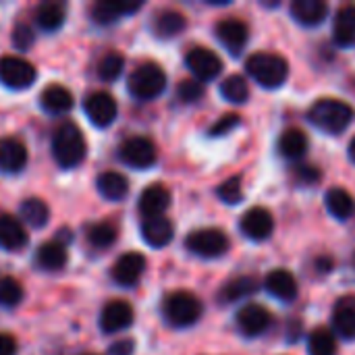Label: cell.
<instances>
[{"label": "cell", "instance_id": "6da1fadb", "mask_svg": "<svg viewBox=\"0 0 355 355\" xmlns=\"http://www.w3.org/2000/svg\"><path fill=\"white\" fill-rule=\"evenodd\" d=\"M87 141L75 123H62L52 135V156L62 168H75L85 160Z\"/></svg>", "mask_w": 355, "mask_h": 355}, {"label": "cell", "instance_id": "7a4b0ae2", "mask_svg": "<svg viewBox=\"0 0 355 355\" xmlns=\"http://www.w3.org/2000/svg\"><path fill=\"white\" fill-rule=\"evenodd\" d=\"M308 119L312 121V125H316L318 129L335 135L345 131L355 119V110L343 100L337 98H320L310 106Z\"/></svg>", "mask_w": 355, "mask_h": 355}, {"label": "cell", "instance_id": "3957f363", "mask_svg": "<svg viewBox=\"0 0 355 355\" xmlns=\"http://www.w3.org/2000/svg\"><path fill=\"white\" fill-rule=\"evenodd\" d=\"M248 73L266 89L281 87L289 77V62L275 52H256L245 62Z\"/></svg>", "mask_w": 355, "mask_h": 355}, {"label": "cell", "instance_id": "277c9868", "mask_svg": "<svg viewBox=\"0 0 355 355\" xmlns=\"http://www.w3.org/2000/svg\"><path fill=\"white\" fill-rule=\"evenodd\" d=\"M202 312H204L202 302L189 291L168 293L162 302V314H164L166 322L177 329H187V327L196 324L200 320Z\"/></svg>", "mask_w": 355, "mask_h": 355}, {"label": "cell", "instance_id": "5b68a950", "mask_svg": "<svg viewBox=\"0 0 355 355\" xmlns=\"http://www.w3.org/2000/svg\"><path fill=\"white\" fill-rule=\"evenodd\" d=\"M127 87H129V94L137 100H144V102L154 100L166 87V73L156 62H144L129 75Z\"/></svg>", "mask_w": 355, "mask_h": 355}, {"label": "cell", "instance_id": "8992f818", "mask_svg": "<svg viewBox=\"0 0 355 355\" xmlns=\"http://www.w3.org/2000/svg\"><path fill=\"white\" fill-rule=\"evenodd\" d=\"M229 237L220 229H198L185 239V248L200 258H220L229 252Z\"/></svg>", "mask_w": 355, "mask_h": 355}, {"label": "cell", "instance_id": "52a82bcc", "mask_svg": "<svg viewBox=\"0 0 355 355\" xmlns=\"http://www.w3.org/2000/svg\"><path fill=\"white\" fill-rule=\"evenodd\" d=\"M119 156L131 168H150L158 160L154 141L148 137H141V135L125 139L119 148Z\"/></svg>", "mask_w": 355, "mask_h": 355}, {"label": "cell", "instance_id": "ba28073f", "mask_svg": "<svg viewBox=\"0 0 355 355\" xmlns=\"http://www.w3.org/2000/svg\"><path fill=\"white\" fill-rule=\"evenodd\" d=\"M37 77V71L31 62L19 56H2L0 58V83L10 89H25Z\"/></svg>", "mask_w": 355, "mask_h": 355}, {"label": "cell", "instance_id": "9c48e42d", "mask_svg": "<svg viewBox=\"0 0 355 355\" xmlns=\"http://www.w3.org/2000/svg\"><path fill=\"white\" fill-rule=\"evenodd\" d=\"M185 62H187L189 71L196 75L198 81H212L223 71L220 56L216 52H212L208 48H200V46L189 50V54L185 56Z\"/></svg>", "mask_w": 355, "mask_h": 355}, {"label": "cell", "instance_id": "30bf717a", "mask_svg": "<svg viewBox=\"0 0 355 355\" xmlns=\"http://www.w3.org/2000/svg\"><path fill=\"white\" fill-rule=\"evenodd\" d=\"M216 37L233 56H239L243 52L245 44H248L250 29H248V25L241 19L227 17V19L216 23Z\"/></svg>", "mask_w": 355, "mask_h": 355}, {"label": "cell", "instance_id": "8fae6325", "mask_svg": "<svg viewBox=\"0 0 355 355\" xmlns=\"http://www.w3.org/2000/svg\"><path fill=\"white\" fill-rule=\"evenodd\" d=\"M239 229H241V233H243L248 239H252V241H264V239H268V237L272 235V231H275V218H272V214H270L266 208L256 206V208H250V210L241 216Z\"/></svg>", "mask_w": 355, "mask_h": 355}, {"label": "cell", "instance_id": "7c38bea8", "mask_svg": "<svg viewBox=\"0 0 355 355\" xmlns=\"http://www.w3.org/2000/svg\"><path fill=\"white\" fill-rule=\"evenodd\" d=\"M83 108H85V114L89 116V121L96 127L112 125L114 119H116V112H119L116 100L108 92H94V94H89L85 104H83Z\"/></svg>", "mask_w": 355, "mask_h": 355}, {"label": "cell", "instance_id": "4fadbf2b", "mask_svg": "<svg viewBox=\"0 0 355 355\" xmlns=\"http://www.w3.org/2000/svg\"><path fill=\"white\" fill-rule=\"evenodd\" d=\"M133 324V308L123 302V300H112L102 308L100 314V329L106 335L112 333H121L125 329H129Z\"/></svg>", "mask_w": 355, "mask_h": 355}, {"label": "cell", "instance_id": "5bb4252c", "mask_svg": "<svg viewBox=\"0 0 355 355\" xmlns=\"http://www.w3.org/2000/svg\"><path fill=\"white\" fill-rule=\"evenodd\" d=\"M146 272V258L139 252L123 254L112 266V279L121 287H133Z\"/></svg>", "mask_w": 355, "mask_h": 355}, {"label": "cell", "instance_id": "9a60e30c", "mask_svg": "<svg viewBox=\"0 0 355 355\" xmlns=\"http://www.w3.org/2000/svg\"><path fill=\"white\" fill-rule=\"evenodd\" d=\"M270 312L260 304H248L237 312V327L245 337H258L270 327Z\"/></svg>", "mask_w": 355, "mask_h": 355}, {"label": "cell", "instance_id": "2e32d148", "mask_svg": "<svg viewBox=\"0 0 355 355\" xmlns=\"http://www.w3.org/2000/svg\"><path fill=\"white\" fill-rule=\"evenodd\" d=\"M171 206V191L160 185V183H154L150 187H146L139 196V212L144 218H152V216H162L164 210Z\"/></svg>", "mask_w": 355, "mask_h": 355}, {"label": "cell", "instance_id": "e0dca14e", "mask_svg": "<svg viewBox=\"0 0 355 355\" xmlns=\"http://www.w3.org/2000/svg\"><path fill=\"white\" fill-rule=\"evenodd\" d=\"M141 237L152 248H164V245H168L173 241L175 227H173V223L164 214L162 216L144 218V223H141Z\"/></svg>", "mask_w": 355, "mask_h": 355}, {"label": "cell", "instance_id": "ac0fdd59", "mask_svg": "<svg viewBox=\"0 0 355 355\" xmlns=\"http://www.w3.org/2000/svg\"><path fill=\"white\" fill-rule=\"evenodd\" d=\"M27 164V148L17 137L0 139V171L2 173H19Z\"/></svg>", "mask_w": 355, "mask_h": 355}, {"label": "cell", "instance_id": "d6986e66", "mask_svg": "<svg viewBox=\"0 0 355 355\" xmlns=\"http://www.w3.org/2000/svg\"><path fill=\"white\" fill-rule=\"evenodd\" d=\"M333 324L339 337L355 341V295H343L333 308Z\"/></svg>", "mask_w": 355, "mask_h": 355}, {"label": "cell", "instance_id": "ffe728a7", "mask_svg": "<svg viewBox=\"0 0 355 355\" xmlns=\"http://www.w3.org/2000/svg\"><path fill=\"white\" fill-rule=\"evenodd\" d=\"M264 287L270 295H275L281 302H293L297 297V281L285 268H277V270L268 272Z\"/></svg>", "mask_w": 355, "mask_h": 355}, {"label": "cell", "instance_id": "44dd1931", "mask_svg": "<svg viewBox=\"0 0 355 355\" xmlns=\"http://www.w3.org/2000/svg\"><path fill=\"white\" fill-rule=\"evenodd\" d=\"M27 245V231L17 216H0V248L6 252H19Z\"/></svg>", "mask_w": 355, "mask_h": 355}, {"label": "cell", "instance_id": "7402d4cb", "mask_svg": "<svg viewBox=\"0 0 355 355\" xmlns=\"http://www.w3.org/2000/svg\"><path fill=\"white\" fill-rule=\"evenodd\" d=\"M289 10L297 23L314 27L324 21V17L329 12V4L322 0H293Z\"/></svg>", "mask_w": 355, "mask_h": 355}, {"label": "cell", "instance_id": "603a6c76", "mask_svg": "<svg viewBox=\"0 0 355 355\" xmlns=\"http://www.w3.org/2000/svg\"><path fill=\"white\" fill-rule=\"evenodd\" d=\"M185 27H187V19L183 17V12L173 10V8L158 10L152 21V29L160 40H171L179 35Z\"/></svg>", "mask_w": 355, "mask_h": 355}, {"label": "cell", "instance_id": "cb8c5ba5", "mask_svg": "<svg viewBox=\"0 0 355 355\" xmlns=\"http://www.w3.org/2000/svg\"><path fill=\"white\" fill-rule=\"evenodd\" d=\"M141 8V2H96L92 6V19L100 25H110L119 21L121 17H127L131 12H137Z\"/></svg>", "mask_w": 355, "mask_h": 355}, {"label": "cell", "instance_id": "d4e9b609", "mask_svg": "<svg viewBox=\"0 0 355 355\" xmlns=\"http://www.w3.org/2000/svg\"><path fill=\"white\" fill-rule=\"evenodd\" d=\"M69 260V254H67V245L60 243V241H48V243H42L37 254H35V262L42 270H48V272H56V270H62L64 264Z\"/></svg>", "mask_w": 355, "mask_h": 355}, {"label": "cell", "instance_id": "484cf974", "mask_svg": "<svg viewBox=\"0 0 355 355\" xmlns=\"http://www.w3.org/2000/svg\"><path fill=\"white\" fill-rule=\"evenodd\" d=\"M96 187L100 191L102 198H106L108 202H121L127 198L129 193V181L125 175L116 173V171H106L96 179Z\"/></svg>", "mask_w": 355, "mask_h": 355}, {"label": "cell", "instance_id": "4316f807", "mask_svg": "<svg viewBox=\"0 0 355 355\" xmlns=\"http://www.w3.org/2000/svg\"><path fill=\"white\" fill-rule=\"evenodd\" d=\"M333 37H335V44H339L341 48L355 44V4H345L337 10Z\"/></svg>", "mask_w": 355, "mask_h": 355}, {"label": "cell", "instance_id": "83f0119b", "mask_svg": "<svg viewBox=\"0 0 355 355\" xmlns=\"http://www.w3.org/2000/svg\"><path fill=\"white\" fill-rule=\"evenodd\" d=\"M40 104L44 110L52 112V114H62L69 112L73 108V94L64 87V85H48L42 96H40Z\"/></svg>", "mask_w": 355, "mask_h": 355}, {"label": "cell", "instance_id": "f1b7e54d", "mask_svg": "<svg viewBox=\"0 0 355 355\" xmlns=\"http://www.w3.org/2000/svg\"><path fill=\"white\" fill-rule=\"evenodd\" d=\"M279 152L289 160H300L308 152V135L302 129H287L279 137Z\"/></svg>", "mask_w": 355, "mask_h": 355}, {"label": "cell", "instance_id": "f546056e", "mask_svg": "<svg viewBox=\"0 0 355 355\" xmlns=\"http://www.w3.org/2000/svg\"><path fill=\"white\" fill-rule=\"evenodd\" d=\"M327 210L337 218V220H347L354 216L355 200L354 196L343 189V187H333L327 193Z\"/></svg>", "mask_w": 355, "mask_h": 355}, {"label": "cell", "instance_id": "4dcf8cb0", "mask_svg": "<svg viewBox=\"0 0 355 355\" xmlns=\"http://www.w3.org/2000/svg\"><path fill=\"white\" fill-rule=\"evenodd\" d=\"M19 214H21V218H23L29 227H33V229H42V227H46L48 220H50V208H48V204L42 202L40 198H29V200H25V202L19 206Z\"/></svg>", "mask_w": 355, "mask_h": 355}, {"label": "cell", "instance_id": "1f68e13d", "mask_svg": "<svg viewBox=\"0 0 355 355\" xmlns=\"http://www.w3.org/2000/svg\"><path fill=\"white\" fill-rule=\"evenodd\" d=\"M35 23L44 31H56L64 23V8L58 2H42L35 8Z\"/></svg>", "mask_w": 355, "mask_h": 355}, {"label": "cell", "instance_id": "d6a6232c", "mask_svg": "<svg viewBox=\"0 0 355 355\" xmlns=\"http://www.w3.org/2000/svg\"><path fill=\"white\" fill-rule=\"evenodd\" d=\"M258 289V283L254 277H239V279H233L229 281L223 289H220V302L225 304H233L237 300H243V297H250L252 293H256Z\"/></svg>", "mask_w": 355, "mask_h": 355}, {"label": "cell", "instance_id": "836d02e7", "mask_svg": "<svg viewBox=\"0 0 355 355\" xmlns=\"http://www.w3.org/2000/svg\"><path fill=\"white\" fill-rule=\"evenodd\" d=\"M310 355H337V339L327 329H314L308 337Z\"/></svg>", "mask_w": 355, "mask_h": 355}, {"label": "cell", "instance_id": "e575fe53", "mask_svg": "<svg viewBox=\"0 0 355 355\" xmlns=\"http://www.w3.org/2000/svg\"><path fill=\"white\" fill-rule=\"evenodd\" d=\"M220 96L227 100V102H233V104H243L248 102L250 98V85L245 83L243 77L239 75H231L223 81L220 85Z\"/></svg>", "mask_w": 355, "mask_h": 355}, {"label": "cell", "instance_id": "d590c367", "mask_svg": "<svg viewBox=\"0 0 355 355\" xmlns=\"http://www.w3.org/2000/svg\"><path fill=\"white\" fill-rule=\"evenodd\" d=\"M87 241L96 250H106L116 241V229L110 223H96L87 229Z\"/></svg>", "mask_w": 355, "mask_h": 355}, {"label": "cell", "instance_id": "8d00e7d4", "mask_svg": "<svg viewBox=\"0 0 355 355\" xmlns=\"http://www.w3.org/2000/svg\"><path fill=\"white\" fill-rule=\"evenodd\" d=\"M123 67H125L123 54L116 52V50H110V52H106L100 58V62H98V75H100L102 81H114L123 73Z\"/></svg>", "mask_w": 355, "mask_h": 355}, {"label": "cell", "instance_id": "74e56055", "mask_svg": "<svg viewBox=\"0 0 355 355\" xmlns=\"http://www.w3.org/2000/svg\"><path fill=\"white\" fill-rule=\"evenodd\" d=\"M23 300V287L17 279L12 277H2L0 279V306L2 308H15Z\"/></svg>", "mask_w": 355, "mask_h": 355}, {"label": "cell", "instance_id": "f35d334b", "mask_svg": "<svg viewBox=\"0 0 355 355\" xmlns=\"http://www.w3.org/2000/svg\"><path fill=\"white\" fill-rule=\"evenodd\" d=\"M218 198L229 204V206H235L243 200V183H241V177H231L227 179L218 189H216Z\"/></svg>", "mask_w": 355, "mask_h": 355}, {"label": "cell", "instance_id": "ab89813d", "mask_svg": "<svg viewBox=\"0 0 355 355\" xmlns=\"http://www.w3.org/2000/svg\"><path fill=\"white\" fill-rule=\"evenodd\" d=\"M202 94H204V85H202L198 79H185V81H181L179 87H177V96H179V100L185 102V104L198 102V100L202 98Z\"/></svg>", "mask_w": 355, "mask_h": 355}, {"label": "cell", "instance_id": "60d3db41", "mask_svg": "<svg viewBox=\"0 0 355 355\" xmlns=\"http://www.w3.org/2000/svg\"><path fill=\"white\" fill-rule=\"evenodd\" d=\"M33 42H35L33 29L27 23H17L15 29H12V44H15V48L25 52V50H29L33 46Z\"/></svg>", "mask_w": 355, "mask_h": 355}, {"label": "cell", "instance_id": "b9f144b4", "mask_svg": "<svg viewBox=\"0 0 355 355\" xmlns=\"http://www.w3.org/2000/svg\"><path fill=\"white\" fill-rule=\"evenodd\" d=\"M239 125H241V116L235 114V112H229V114L220 116V119L210 127V135H212V137L227 135L231 129H235V127H239Z\"/></svg>", "mask_w": 355, "mask_h": 355}, {"label": "cell", "instance_id": "7bdbcfd3", "mask_svg": "<svg viewBox=\"0 0 355 355\" xmlns=\"http://www.w3.org/2000/svg\"><path fill=\"white\" fill-rule=\"evenodd\" d=\"M133 349H135V343L131 339H123V341H116L110 345L108 354L110 355H133Z\"/></svg>", "mask_w": 355, "mask_h": 355}, {"label": "cell", "instance_id": "ee69618b", "mask_svg": "<svg viewBox=\"0 0 355 355\" xmlns=\"http://www.w3.org/2000/svg\"><path fill=\"white\" fill-rule=\"evenodd\" d=\"M0 355H17V341L6 333H0Z\"/></svg>", "mask_w": 355, "mask_h": 355}, {"label": "cell", "instance_id": "f6af8a7d", "mask_svg": "<svg viewBox=\"0 0 355 355\" xmlns=\"http://www.w3.org/2000/svg\"><path fill=\"white\" fill-rule=\"evenodd\" d=\"M297 177H300L302 181H306V183H314V181L320 177V173H318L316 168H312V166H300V168H297Z\"/></svg>", "mask_w": 355, "mask_h": 355}, {"label": "cell", "instance_id": "bcb514c9", "mask_svg": "<svg viewBox=\"0 0 355 355\" xmlns=\"http://www.w3.org/2000/svg\"><path fill=\"white\" fill-rule=\"evenodd\" d=\"M316 264H318V270H324V272H329L333 268V260L331 258H318Z\"/></svg>", "mask_w": 355, "mask_h": 355}, {"label": "cell", "instance_id": "7dc6e473", "mask_svg": "<svg viewBox=\"0 0 355 355\" xmlns=\"http://www.w3.org/2000/svg\"><path fill=\"white\" fill-rule=\"evenodd\" d=\"M349 158H352V162H355V137L349 144Z\"/></svg>", "mask_w": 355, "mask_h": 355}, {"label": "cell", "instance_id": "c3c4849f", "mask_svg": "<svg viewBox=\"0 0 355 355\" xmlns=\"http://www.w3.org/2000/svg\"><path fill=\"white\" fill-rule=\"evenodd\" d=\"M83 355H94V354H83Z\"/></svg>", "mask_w": 355, "mask_h": 355}]
</instances>
